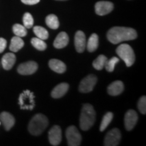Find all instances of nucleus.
Masks as SVG:
<instances>
[{
  "label": "nucleus",
  "instance_id": "nucleus-16",
  "mask_svg": "<svg viewBox=\"0 0 146 146\" xmlns=\"http://www.w3.org/2000/svg\"><path fill=\"white\" fill-rule=\"evenodd\" d=\"M124 90V84L120 81L113 82L108 87V93L112 96H118Z\"/></svg>",
  "mask_w": 146,
  "mask_h": 146
},
{
  "label": "nucleus",
  "instance_id": "nucleus-19",
  "mask_svg": "<svg viewBox=\"0 0 146 146\" xmlns=\"http://www.w3.org/2000/svg\"><path fill=\"white\" fill-rule=\"evenodd\" d=\"M49 66L54 72L60 73H64L66 70V66L63 62L57 59L50 60L49 62Z\"/></svg>",
  "mask_w": 146,
  "mask_h": 146
},
{
  "label": "nucleus",
  "instance_id": "nucleus-2",
  "mask_svg": "<svg viewBox=\"0 0 146 146\" xmlns=\"http://www.w3.org/2000/svg\"><path fill=\"white\" fill-rule=\"evenodd\" d=\"M96 120V112L91 104H84L80 116V127L83 131H87L92 127Z\"/></svg>",
  "mask_w": 146,
  "mask_h": 146
},
{
  "label": "nucleus",
  "instance_id": "nucleus-3",
  "mask_svg": "<svg viewBox=\"0 0 146 146\" xmlns=\"http://www.w3.org/2000/svg\"><path fill=\"white\" fill-rule=\"evenodd\" d=\"M48 126V119L45 115L37 114L35 115L29 124V133L33 135L38 136L45 130Z\"/></svg>",
  "mask_w": 146,
  "mask_h": 146
},
{
  "label": "nucleus",
  "instance_id": "nucleus-9",
  "mask_svg": "<svg viewBox=\"0 0 146 146\" xmlns=\"http://www.w3.org/2000/svg\"><path fill=\"white\" fill-rule=\"evenodd\" d=\"M38 64L35 62L29 61L23 63L18 66L17 70L22 75H30L35 73L37 70Z\"/></svg>",
  "mask_w": 146,
  "mask_h": 146
},
{
  "label": "nucleus",
  "instance_id": "nucleus-15",
  "mask_svg": "<svg viewBox=\"0 0 146 146\" xmlns=\"http://www.w3.org/2000/svg\"><path fill=\"white\" fill-rule=\"evenodd\" d=\"M69 88V85L68 83H62L58 85L57 86L55 87L53 89L52 93H51V96L53 98L55 99H58L63 97L64 95L66 94Z\"/></svg>",
  "mask_w": 146,
  "mask_h": 146
},
{
  "label": "nucleus",
  "instance_id": "nucleus-8",
  "mask_svg": "<svg viewBox=\"0 0 146 146\" xmlns=\"http://www.w3.org/2000/svg\"><path fill=\"white\" fill-rule=\"evenodd\" d=\"M121 139V133L118 129H113L107 133L104 138V145L116 146Z\"/></svg>",
  "mask_w": 146,
  "mask_h": 146
},
{
  "label": "nucleus",
  "instance_id": "nucleus-34",
  "mask_svg": "<svg viewBox=\"0 0 146 146\" xmlns=\"http://www.w3.org/2000/svg\"><path fill=\"white\" fill-rule=\"evenodd\" d=\"M0 125H1V121H0Z\"/></svg>",
  "mask_w": 146,
  "mask_h": 146
},
{
  "label": "nucleus",
  "instance_id": "nucleus-32",
  "mask_svg": "<svg viewBox=\"0 0 146 146\" xmlns=\"http://www.w3.org/2000/svg\"><path fill=\"white\" fill-rule=\"evenodd\" d=\"M21 1L27 5H35L39 3L40 0H21Z\"/></svg>",
  "mask_w": 146,
  "mask_h": 146
},
{
  "label": "nucleus",
  "instance_id": "nucleus-5",
  "mask_svg": "<svg viewBox=\"0 0 146 146\" xmlns=\"http://www.w3.org/2000/svg\"><path fill=\"white\" fill-rule=\"evenodd\" d=\"M34 94L29 90L24 91L19 97L18 104L21 108L24 110H33L35 106L34 101Z\"/></svg>",
  "mask_w": 146,
  "mask_h": 146
},
{
  "label": "nucleus",
  "instance_id": "nucleus-17",
  "mask_svg": "<svg viewBox=\"0 0 146 146\" xmlns=\"http://www.w3.org/2000/svg\"><path fill=\"white\" fill-rule=\"evenodd\" d=\"M69 38L65 32H61L58 35L54 41V46L57 49L64 48L68 45Z\"/></svg>",
  "mask_w": 146,
  "mask_h": 146
},
{
  "label": "nucleus",
  "instance_id": "nucleus-24",
  "mask_svg": "<svg viewBox=\"0 0 146 146\" xmlns=\"http://www.w3.org/2000/svg\"><path fill=\"white\" fill-rule=\"evenodd\" d=\"M33 32L38 38H39V39L42 40H46L49 36L48 31L45 28H43L42 27H35L33 28Z\"/></svg>",
  "mask_w": 146,
  "mask_h": 146
},
{
  "label": "nucleus",
  "instance_id": "nucleus-14",
  "mask_svg": "<svg viewBox=\"0 0 146 146\" xmlns=\"http://www.w3.org/2000/svg\"><path fill=\"white\" fill-rule=\"evenodd\" d=\"M0 120L6 131H9L15 123L14 116L9 112H3L0 114Z\"/></svg>",
  "mask_w": 146,
  "mask_h": 146
},
{
  "label": "nucleus",
  "instance_id": "nucleus-12",
  "mask_svg": "<svg viewBox=\"0 0 146 146\" xmlns=\"http://www.w3.org/2000/svg\"><path fill=\"white\" fill-rule=\"evenodd\" d=\"M138 120V116L137 112L133 110L127 111L125 116V126L127 131H131L136 125Z\"/></svg>",
  "mask_w": 146,
  "mask_h": 146
},
{
  "label": "nucleus",
  "instance_id": "nucleus-29",
  "mask_svg": "<svg viewBox=\"0 0 146 146\" xmlns=\"http://www.w3.org/2000/svg\"><path fill=\"white\" fill-rule=\"evenodd\" d=\"M34 20L31 14L27 12L23 16V24L26 29H31L33 26Z\"/></svg>",
  "mask_w": 146,
  "mask_h": 146
},
{
  "label": "nucleus",
  "instance_id": "nucleus-27",
  "mask_svg": "<svg viewBox=\"0 0 146 146\" xmlns=\"http://www.w3.org/2000/svg\"><path fill=\"white\" fill-rule=\"evenodd\" d=\"M13 33L16 36L23 37L25 36L27 34V30L25 26L20 25V24H15L12 28Z\"/></svg>",
  "mask_w": 146,
  "mask_h": 146
},
{
  "label": "nucleus",
  "instance_id": "nucleus-30",
  "mask_svg": "<svg viewBox=\"0 0 146 146\" xmlns=\"http://www.w3.org/2000/svg\"><path fill=\"white\" fill-rule=\"evenodd\" d=\"M137 108L140 112L143 114H146V97L142 96L139 100Z\"/></svg>",
  "mask_w": 146,
  "mask_h": 146
},
{
  "label": "nucleus",
  "instance_id": "nucleus-31",
  "mask_svg": "<svg viewBox=\"0 0 146 146\" xmlns=\"http://www.w3.org/2000/svg\"><path fill=\"white\" fill-rule=\"evenodd\" d=\"M7 41L3 38H0V53H2L6 47Z\"/></svg>",
  "mask_w": 146,
  "mask_h": 146
},
{
  "label": "nucleus",
  "instance_id": "nucleus-23",
  "mask_svg": "<svg viewBox=\"0 0 146 146\" xmlns=\"http://www.w3.org/2000/svg\"><path fill=\"white\" fill-rule=\"evenodd\" d=\"M107 58L104 55H100L96 60L93 62V66L96 70H101L104 68L106 63L107 62Z\"/></svg>",
  "mask_w": 146,
  "mask_h": 146
},
{
  "label": "nucleus",
  "instance_id": "nucleus-21",
  "mask_svg": "<svg viewBox=\"0 0 146 146\" xmlns=\"http://www.w3.org/2000/svg\"><path fill=\"white\" fill-rule=\"evenodd\" d=\"M25 45L23 40L21 39V37L18 36H15L12 37L11 39V43L10 45V51L14 52H17L21 49H22Z\"/></svg>",
  "mask_w": 146,
  "mask_h": 146
},
{
  "label": "nucleus",
  "instance_id": "nucleus-11",
  "mask_svg": "<svg viewBox=\"0 0 146 146\" xmlns=\"http://www.w3.org/2000/svg\"><path fill=\"white\" fill-rule=\"evenodd\" d=\"M49 141L51 145L57 146L62 141V131L59 126L55 125L48 133Z\"/></svg>",
  "mask_w": 146,
  "mask_h": 146
},
{
  "label": "nucleus",
  "instance_id": "nucleus-20",
  "mask_svg": "<svg viewBox=\"0 0 146 146\" xmlns=\"http://www.w3.org/2000/svg\"><path fill=\"white\" fill-rule=\"evenodd\" d=\"M99 45V37L98 35L96 33L92 34L90 37L89 38L88 41H87L86 47L87 50L89 52H95L97 50Z\"/></svg>",
  "mask_w": 146,
  "mask_h": 146
},
{
  "label": "nucleus",
  "instance_id": "nucleus-25",
  "mask_svg": "<svg viewBox=\"0 0 146 146\" xmlns=\"http://www.w3.org/2000/svg\"><path fill=\"white\" fill-rule=\"evenodd\" d=\"M113 118V114L112 112H109L106 113L104 115L103 118H102L101 125L100 127V131H104L108 127L111 122H112Z\"/></svg>",
  "mask_w": 146,
  "mask_h": 146
},
{
  "label": "nucleus",
  "instance_id": "nucleus-33",
  "mask_svg": "<svg viewBox=\"0 0 146 146\" xmlns=\"http://www.w3.org/2000/svg\"><path fill=\"white\" fill-rule=\"evenodd\" d=\"M57 1H66V0H57Z\"/></svg>",
  "mask_w": 146,
  "mask_h": 146
},
{
  "label": "nucleus",
  "instance_id": "nucleus-22",
  "mask_svg": "<svg viewBox=\"0 0 146 146\" xmlns=\"http://www.w3.org/2000/svg\"><path fill=\"white\" fill-rule=\"evenodd\" d=\"M45 23L47 27L52 29H57L59 27L60 23L57 16L54 14H50L45 18Z\"/></svg>",
  "mask_w": 146,
  "mask_h": 146
},
{
  "label": "nucleus",
  "instance_id": "nucleus-26",
  "mask_svg": "<svg viewBox=\"0 0 146 146\" xmlns=\"http://www.w3.org/2000/svg\"><path fill=\"white\" fill-rule=\"evenodd\" d=\"M31 44L35 48L39 51H44L47 48V44L44 40H42L38 37H34L31 39Z\"/></svg>",
  "mask_w": 146,
  "mask_h": 146
},
{
  "label": "nucleus",
  "instance_id": "nucleus-7",
  "mask_svg": "<svg viewBox=\"0 0 146 146\" xmlns=\"http://www.w3.org/2000/svg\"><path fill=\"white\" fill-rule=\"evenodd\" d=\"M97 77L94 74H89L85 77L80 83L78 90L81 93H89L93 91L97 83Z\"/></svg>",
  "mask_w": 146,
  "mask_h": 146
},
{
  "label": "nucleus",
  "instance_id": "nucleus-1",
  "mask_svg": "<svg viewBox=\"0 0 146 146\" xmlns=\"http://www.w3.org/2000/svg\"><path fill=\"white\" fill-rule=\"evenodd\" d=\"M137 37L136 31L132 28L115 27L110 29L107 33L108 41L113 44H118L125 41H131Z\"/></svg>",
  "mask_w": 146,
  "mask_h": 146
},
{
  "label": "nucleus",
  "instance_id": "nucleus-4",
  "mask_svg": "<svg viewBox=\"0 0 146 146\" xmlns=\"http://www.w3.org/2000/svg\"><path fill=\"white\" fill-rule=\"evenodd\" d=\"M116 54L125 62L127 67H130L135 62V56L132 47L128 44H122L117 47L116 50Z\"/></svg>",
  "mask_w": 146,
  "mask_h": 146
},
{
  "label": "nucleus",
  "instance_id": "nucleus-13",
  "mask_svg": "<svg viewBox=\"0 0 146 146\" xmlns=\"http://www.w3.org/2000/svg\"><path fill=\"white\" fill-rule=\"evenodd\" d=\"M86 44L87 42L85 35L81 31H78L74 36V45H75L76 52L78 53L83 52L86 47Z\"/></svg>",
  "mask_w": 146,
  "mask_h": 146
},
{
  "label": "nucleus",
  "instance_id": "nucleus-6",
  "mask_svg": "<svg viewBox=\"0 0 146 146\" xmlns=\"http://www.w3.org/2000/svg\"><path fill=\"white\" fill-rule=\"evenodd\" d=\"M68 145L69 146H78L81 145L82 137L75 126H70L66 131Z\"/></svg>",
  "mask_w": 146,
  "mask_h": 146
},
{
  "label": "nucleus",
  "instance_id": "nucleus-18",
  "mask_svg": "<svg viewBox=\"0 0 146 146\" xmlns=\"http://www.w3.org/2000/svg\"><path fill=\"white\" fill-rule=\"evenodd\" d=\"M16 62V56L13 53H7L1 59V64L5 70H10Z\"/></svg>",
  "mask_w": 146,
  "mask_h": 146
},
{
  "label": "nucleus",
  "instance_id": "nucleus-10",
  "mask_svg": "<svg viewBox=\"0 0 146 146\" xmlns=\"http://www.w3.org/2000/svg\"><path fill=\"white\" fill-rule=\"evenodd\" d=\"M114 9V5L110 1H98L95 5L96 14L99 16H104L110 13Z\"/></svg>",
  "mask_w": 146,
  "mask_h": 146
},
{
  "label": "nucleus",
  "instance_id": "nucleus-28",
  "mask_svg": "<svg viewBox=\"0 0 146 146\" xmlns=\"http://www.w3.org/2000/svg\"><path fill=\"white\" fill-rule=\"evenodd\" d=\"M119 62V58L117 57H112L111 59L108 60L105 64V68L108 72H113L114 70L115 65Z\"/></svg>",
  "mask_w": 146,
  "mask_h": 146
}]
</instances>
